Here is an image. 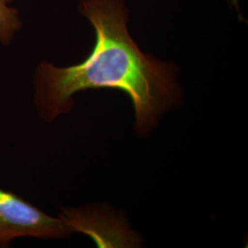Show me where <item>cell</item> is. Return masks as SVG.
Instances as JSON below:
<instances>
[{"label": "cell", "instance_id": "cell-1", "mask_svg": "<svg viewBox=\"0 0 248 248\" xmlns=\"http://www.w3.org/2000/svg\"><path fill=\"white\" fill-rule=\"evenodd\" d=\"M79 10L94 28L93 51L86 60L68 67L46 61L38 64L33 102L39 118L52 123L70 112L73 97L80 91L114 89L132 99L136 127L150 129L162 112L177 103L175 68L144 54L134 43L127 28L124 0H82Z\"/></svg>", "mask_w": 248, "mask_h": 248}, {"label": "cell", "instance_id": "cell-2", "mask_svg": "<svg viewBox=\"0 0 248 248\" xmlns=\"http://www.w3.org/2000/svg\"><path fill=\"white\" fill-rule=\"evenodd\" d=\"M72 233L60 217L44 213L22 197L0 188V248L18 238L59 239Z\"/></svg>", "mask_w": 248, "mask_h": 248}, {"label": "cell", "instance_id": "cell-3", "mask_svg": "<svg viewBox=\"0 0 248 248\" xmlns=\"http://www.w3.org/2000/svg\"><path fill=\"white\" fill-rule=\"evenodd\" d=\"M13 0H0V44L9 45L21 28L18 10L9 7Z\"/></svg>", "mask_w": 248, "mask_h": 248}]
</instances>
